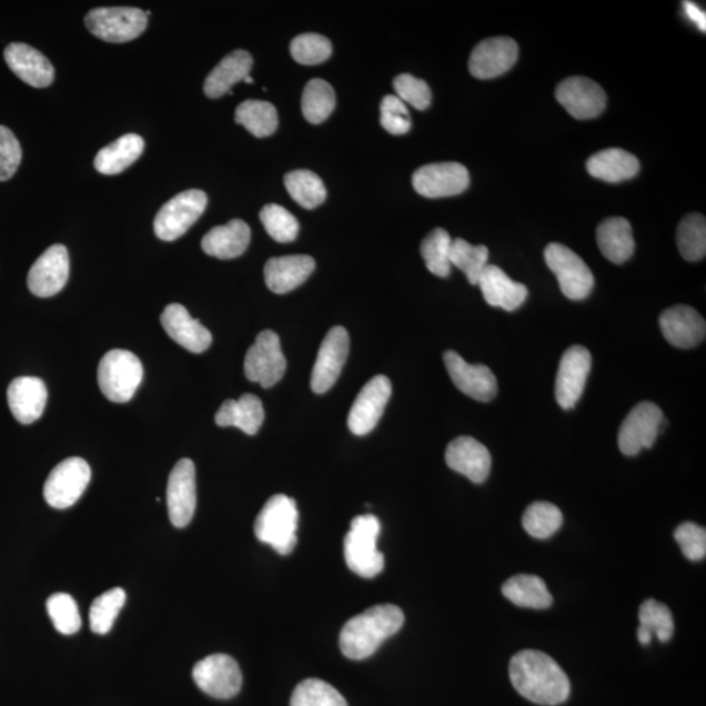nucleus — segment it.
<instances>
[{
	"label": "nucleus",
	"instance_id": "nucleus-25",
	"mask_svg": "<svg viewBox=\"0 0 706 706\" xmlns=\"http://www.w3.org/2000/svg\"><path fill=\"white\" fill-rule=\"evenodd\" d=\"M4 59L11 71L24 83L47 88L54 82V68L41 51L13 42L4 50Z\"/></svg>",
	"mask_w": 706,
	"mask_h": 706
},
{
	"label": "nucleus",
	"instance_id": "nucleus-53",
	"mask_svg": "<svg viewBox=\"0 0 706 706\" xmlns=\"http://www.w3.org/2000/svg\"><path fill=\"white\" fill-rule=\"evenodd\" d=\"M683 9L686 11V14L690 21L702 29L703 32L706 31V14L702 9L693 2H683Z\"/></svg>",
	"mask_w": 706,
	"mask_h": 706
},
{
	"label": "nucleus",
	"instance_id": "nucleus-23",
	"mask_svg": "<svg viewBox=\"0 0 706 706\" xmlns=\"http://www.w3.org/2000/svg\"><path fill=\"white\" fill-rule=\"evenodd\" d=\"M446 465L465 475L475 484L487 481L492 467V457L487 447L480 441L461 436L447 445L445 453Z\"/></svg>",
	"mask_w": 706,
	"mask_h": 706
},
{
	"label": "nucleus",
	"instance_id": "nucleus-2",
	"mask_svg": "<svg viewBox=\"0 0 706 706\" xmlns=\"http://www.w3.org/2000/svg\"><path fill=\"white\" fill-rule=\"evenodd\" d=\"M403 624L404 614L399 606H373L344 624L341 650L350 659L370 658L387 638L400 632Z\"/></svg>",
	"mask_w": 706,
	"mask_h": 706
},
{
	"label": "nucleus",
	"instance_id": "nucleus-18",
	"mask_svg": "<svg viewBox=\"0 0 706 706\" xmlns=\"http://www.w3.org/2000/svg\"><path fill=\"white\" fill-rule=\"evenodd\" d=\"M70 276V256L64 245L50 246L33 263L28 274L29 290L37 297H51L61 292Z\"/></svg>",
	"mask_w": 706,
	"mask_h": 706
},
{
	"label": "nucleus",
	"instance_id": "nucleus-46",
	"mask_svg": "<svg viewBox=\"0 0 706 706\" xmlns=\"http://www.w3.org/2000/svg\"><path fill=\"white\" fill-rule=\"evenodd\" d=\"M260 219L270 238L281 244H289L296 240L300 231L297 219L282 205L274 203L264 205Z\"/></svg>",
	"mask_w": 706,
	"mask_h": 706
},
{
	"label": "nucleus",
	"instance_id": "nucleus-3",
	"mask_svg": "<svg viewBox=\"0 0 706 706\" xmlns=\"http://www.w3.org/2000/svg\"><path fill=\"white\" fill-rule=\"evenodd\" d=\"M299 511L296 502L285 495H275L264 504L255 520L256 538L269 544L281 555H290L297 544Z\"/></svg>",
	"mask_w": 706,
	"mask_h": 706
},
{
	"label": "nucleus",
	"instance_id": "nucleus-51",
	"mask_svg": "<svg viewBox=\"0 0 706 706\" xmlns=\"http://www.w3.org/2000/svg\"><path fill=\"white\" fill-rule=\"evenodd\" d=\"M381 124L390 134H407L411 129V117L404 102L396 95L387 94L381 102Z\"/></svg>",
	"mask_w": 706,
	"mask_h": 706
},
{
	"label": "nucleus",
	"instance_id": "nucleus-43",
	"mask_svg": "<svg viewBox=\"0 0 706 706\" xmlns=\"http://www.w3.org/2000/svg\"><path fill=\"white\" fill-rule=\"evenodd\" d=\"M490 252L487 246L471 245L466 240L457 239L452 242L451 263L465 272L467 281L476 285L483 270L487 266Z\"/></svg>",
	"mask_w": 706,
	"mask_h": 706
},
{
	"label": "nucleus",
	"instance_id": "nucleus-17",
	"mask_svg": "<svg viewBox=\"0 0 706 706\" xmlns=\"http://www.w3.org/2000/svg\"><path fill=\"white\" fill-rule=\"evenodd\" d=\"M556 99L577 120H593L603 113L607 95L603 88L584 77L563 80L556 88Z\"/></svg>",
	"mask_w": 706,
	"mask_h": 706
},
{
	"label": "nucleus",
	"instance_id": "nucleus-6",
	"mask_svg": "<svg viewBox=\"0 0 706 706\" xmlns=\"http://www.w3.org/2000/svg\"><path fill=\"white\" fill-rule=\"evenodd\" d=\"M149 23L144 11L134 7H104L88 12L85 27L98 39L112 43L135 40Z\"/></svg>",
	"mask_w": 706,
	"mask_h": 706
},
{
	"label": "nucleus",
	"instance_id": "nucleus-13",
	"mask_svg": "<svg viewBox=\"0 0 706 706\" xmlns=\"http://www.w3.org/2000/svg\"><path fill=\"white\" fill-rule=\"evenodd\" d=\"M392 392V382L384 374H379L365 384L349 415V428L353 435L365 436L376 428Z\"/></svg>",
	"mask_w": 706,
	"mask_h": 706
},
{
	"label": "nucleus",
	"instance_id": "nucleus-34",
	"mask_svg": "<svg viewBox=\"0 0 706 706\" xmlns=\"http://www.w3.org/2000/svg\"><path fill=\"white\" fill-rule=\"evenodd\" d=\"M143 150L144 141L141 135H123L95 154V171L107 175L122 173L142 157Z\"/></svg>",
	"mask_w": 706,
	"mask_h": 706
},
{
	"label": "nucleus",
	"instance_id": "nucleus-19",
	"mask_svg": "<svg viewBox=\"0 0 706 706\" xmlns=\"http://www.w3.org/2000/svg\"><path fill=\"white\" fill-rule=\"evenodd\" d=\"M412 185L426 198L454 196L468 188L470 174L460 163L428 164L417 169L412 176Z\"/></svg>",
	"mask_w": 706,
	"mask_h": 706
},
{
	"label": "nucleus",
	"instance_id": "nucleus-36",
	"mask_svg": "<svg viewBox=\"0 0 706 706\" xmlns=\"http://www.w3.org/2000/svg\"><path fill=\"white\" fill-rule=\"evenodd\" d=\"M235 122L242 124L250 134L266 138L278 129V112L274 105L266 101L248 100L235 109Z\"/></svg>",
	"mask_w": 706,
	"mask_h": 706
},
{
	"label": "nucleus",
	"instance_id": "nucleus-4",
	"mask_svg": "<svg viewBox=\"0 0 706 706\" xmlns=\"http://www.w3.org/2000/svg\"><path fill=\"white\" fill-rule=\"evenodd\" d=\"M380 532V520L373 514L352 520L350 532L344 538V558L356 575L372 578L384 569L385 557L377 548Z\"/></svg>",
	"mask_w": 706,
	"mask_h": 706
},
{
	"label": "nucleus",
	"instance_id": "nucleus-15",
	"mask_svg": "<svg viewBox=\"0 0 706 706\" xmlns=\"http://www.w3.org/2000/svg\"><path fill=\"white\" fill-rule=\"evenodd\" d=\"M167 504L172 525L186 527L194 517L196 507L195 465L189 458L176 462L169 475Z\"/></svg>",
	"mask_w": 706,
	"mask_h": 706
},
{
	"label": "nucleus",
	"instance_id": "nucleus-21",
	"mask_svg": "<svg viewBox=\"0 0 706 706\" xmlns=\"http://www.w3.org/2000/svg\"><path fill=\"white\" fill-rule=\"evenodd\" d=\"M518 46L510 37H491L477 43L471 53L468 70L476 79H494L517 62Z\"/></svg>",
	"mask_w": 706,
	"mask_h": 706
},
{
	"label": "nucleus",
	"instance_id": "nucleus-5",
	"mask_svg": "<svg viewBox=\"0 0 706 706\" xmlns=\"http://www.w3.org/2000/svg\"><path fill=\"white\" fill-rule=\"evenodd\" d=\"M99 386L110 402L127 403L143 381V365L134 353L112 350L99 364Z\"/></svg>",
	"mask_w": 706,
	"mask_h": 706
},
{
	"label": "nucleus",
	"instance_id": "nucleus-10",
	"mask_svg": "<svg viewBox=\"0 0 706 706\" xmlns=\"http://www.w3.org/2000/svg\"><path fill=\"white\" fill-rule=\"evenodd\" d=\"M544 260L557 278L566 297L584 300L594 289V275L587 264L573 250L562 244H549Z\"/></svg>",
	"mask_w": 706,
	"mask_h": 706
},
{
	"label": "nucleus",
	"instance_id": "nucleus-42",
	"mask_svg": "<svg viewBox=\"0 0 706 706\" xmlns=\"http://www.w3.org/2000/svg\"><path fill=\"white\" fill-rule=\"evenodd\" d=\"M127 603V592L121 587H114L99 595L90 609V625L92 632L98 635H107L112 631L118 614Z\"/></svg>",
	"mask_w": 706,
	"mask_h": 706
},
{
	"label": "nucleus",
	"instance_id": "nucleus-1",
	"mask_svg": "<svg viewBox=\"0 0 706 706\" xmlns=\"http://www.w3.org/2000/svg\"><path fill=\"white\" fill-rule=\"evenodd\" d=\"M513 687L527 700L555 706L568 700L571 683L554 658L539 650H522L511 660Z\"/></svg>",
	"mask_w": 706,
	"mask_h": 706
},
{
	"label": "nucleus",
	"instance_id": "nucleus-44",
	"mask_svg": "<svg viewBox=\"0 0 706 706\" xmlns=\"http://www.w3.org/2000/svg\"><path fill=\"white\" fill-rule=\"evenodd\" d=\"M291 706H349L345 698L329 683L306 679L294 688Z\"/></svg>",
	"mask_w": 706,
	"mask_h": 706
},
{
	"label": "nucleus",
	"instance_id": "nucleus-30",
	"mask_svg": "<svg viewBox=\"0 0 706 706\" xmlns=\"http://www.w3.org/2000/svg\"><path fill=\"white\" fill-rule=\"evenodd\" d=\"M253 68V57L245 50H235L222 59L205 79L204 93L210 99L222 98L234 84L244 82Z\"/></svg>",
	"mask_w": 706,
	"mask_h": 706
},
{
	"label": "nucleus",
	"instance_id": "nucleus-35",
	"mask_svg": "<svg viewBox=\"0 0 706 706\" xmlns=\"http://www.w3.org/2000/svg\"><path fill=\"white\" fill-rule=\"evenodd\" d=\"M502 592L513 605L524 608L546 609L553 606V594L546 583L534 575H517L505 581Z\"/></svg>",
	"mask_w": 706,
	"mask_h": 706
},
{
	"label": "nucleus",
	"instance_id": "nucleus-28",
	"mask_svg": "<svg viewBox=\"0 0 706 706\" xmlns=\"http://www.w3.org/2000/svg\"><path fill=\"white\" fill-rule=\"evenodd\" d=\"M483 296L487 304L495 307H502L506 312L516 311L527 299V286L513 282L505 272L495 266L487 264L482 272L480 282Z\"/></svg>",
	"mask_w": 706,
	"mask_h": 706
},
{
	"label": "nucleus",
	"instance_id": "nucleus-14",
	"mask_svg": "<svg viewBox=\"0 0 706 706\" xmlns=\"http://www.w3.org/2000/svg\"><path fill=\"white\" fill-rule=\"evenodd\" d=\"M350 352V335L342 326L333 327L323 340L312 371L315 394H325L340 379Z\"/></svg>",
	"mask_w": 706,
	"mask_h": 706
},
{
	"label": "nucleus",
	"instance_id": "nucleus-16",
	"mask_svg": "<svg viewBox=\"0 0 706 706\" xmlns=\"http://www.w3.org/2000/svg\"><path fill=\"white\" fill-rule=\"evenodd\" d=\"M592 370V355L583 345H573L566 350L558 365L556 377V401L564 410H572L584 393L588 373Z\"/></svg>",
	"mask_w": 706,
	"mask_h": 706
},
{
	"label": "nucleus",
	"instance_id": "nucleus-39",
	"mask_svg": "<svg viewBox=\"0 0 706 706\" xmlns=\"http://www.w3.org/2000/svg\"><path fill=\"white\" fill-rule=\"evenodd\" d=\"M676 244L683 259L702 261L706 254V220L702 213H689L682 220L676 232Z\"/></svg>",
	"mask_w": 706,
	"mask_h": 706
},
{
	"label": "nucleus",
	"instance_id": "nucleus-50",
	"mask_svg": "<svg viewBox=\"0 0 706 706\" xmlns=\"http://www.w3.org/2000/svg\"><path fill=\"white\" fill-rule=\"evenodd\" d=\"M674 538L688 561H704L706 556L705 527L696 525L695 522H684V524L676 527Z\"/></svg>",
	"mask_w": 706,
	"mask_h": 706
},
{
	"label": "nucleus",
	"instance_id": "nucleus-55",
	"mask_svg": "<svg viewBox=\"0 0 706 706\" xmlns=\"http://www.w3.org/2000/svg\"><path fill=\"white\" fill-rule=\"evenodd\" d=\"M244 82H245V83H248V84H253V79H252V78H250V77H248V78L244 80Z\"/></svg>",
	"mask_w": 706,
	"mask_h": 706
},
{
	"label": "nucleus",
	"instance_id": "nucleus-41",
	"mask_svg": "<svg viewBox=\"0 0 706 706\" xmlns=\"http://www.w3.org/2000/svg\"><path fill=\"white\" fill-rule=\"evenodd\" d=\"M452 238L443 228H436L425 235L422 242L421 253L423 260L433 275L447 278L451 275V246Z\"/></svg>",
	"mask_w": 706,
	"mask_h": 706
},
{
	"label": "nucleus",
	"instance_id": "nucleus-29",
	"mask_svg": "<svg viewBox=\"0 0 706 706\" xmlns=\"http://www.w3.org/2000/svg\"><path fill=\"white\" fill-rule=\"evenodd\" d=\"M250 228L240 219L231 220L225 225L212 228L202 240L205 254L219 260H233L244 254L250 244Z\"/></svg>",
	"mask_w": 706,
	"mask_h": 706
},
{
	"label": "nucleus",
	"instance_id": "nucleus-54",
	"mask_svg": "<svg viewBox=\"0 0 706 706\" xmlns=\"http://www.w3.org/2000/svg\"><path fill=\"white\" fill-rule=\"evenodd\" d=\"M637 638L639 644L649 645L652 643V632L647 631L646 628L642 627V625H639L637 629Z\"/></svg>",
	"mask_w": 706,
	"mask_h": 706
},
{
	"label": "nucleus",
	"instance_id": "nucleus-8",
	"mask_svg": "<svg viewBox=\"0 0 706 706\" xmlns=\"http://www.w3.org/2000/svg\"><path fill=\"white\" fill-rule=\"evenodd\" d=\"M666 425L664 411L656 403H638L621 426L619 436H617L621 452L627 457H634L643 448H650Z\"/></svg>",
	"mask_w": 706,
	"mask_h": 706
},
{
	"label": "nucleus",
	"instance_id": "nucleus-7",
	"mask_svg": "<svg viewBox=\"0 0 706 706\" xmlns=\"http://www.w3.org/2000/svg\"><path fill=\"white\" fill-rule=\"evenodd\" d=\"M208 208L202 190H186L167 202L154 218L153 230L163 241H174L185 234Z\"/></svg>",
	"mask_w": 706,
	"mask_h": 706
},
{
	"label": "nucleus",
	"instance_id": "nucleus-9",
	"mask_svg": "<svg viewBox=\"0 0 706 706\" xmlns=\"http://www.w3.org/2000/svg\"><path fill=\"white\" fill-rule=\"evenodd\" d=\"M91 476V467L83 458L64 460L48 476L43 497L51 507L68 510L83 496Z\"/></svg>",
	"mask_w": 706,
	"mask_h": 706
},
{
	"label": "nucleus",
	"instance_id": "nucleus-22",
	"mask_svg": "<svg viewBox=\"0 0 706 706\" xmlns=\"http://www.w3.org/2000/svg\"><path fill=\"white\" fill-rule=\"evenodd\" d=\"M665 340L676 349H693L705 340L706 323L694 307L676 305L666 309L659 317Z\"/></svg>",
	"mask_w": 706,
	"mask_h": 706
},
{
	"label": "nucleus",
	"instance_id": "nucleus-11",
	"mask_svg": "<svg viewBox=\"0 0 706 706\" xmlns=\"http://www.w3.org/2000/svg\"><path fill=\"white\" fill-rule=\"evenodd\" d=\"M244 366L248 380L263 389H270L283 379L286 360L275 331L264 330L256 336L248 350Z\"/></svg>",
	"mask_w": 706,
	"mask_h": 706
},
{
	"label": "nucleus",
	"instance_id": "nucleus-37",
	"mask_svg": "<svg viewBox=\"0 0 706 706\" xmlns=\"http://www.w3.org/2000/svg\"><path fill=\"white\" fill-rule=\"evenodd\" d=\"M284 185L289 190L292 200L306 210L319 208L326 201L327 191L325 183L317 174L311 171H293L284 176Z\"/></svg>",
	"mask_w": 706,
	"mask_h": 706
},
{
	"label": "nucleus",
	"instance_id": "nucleus-47",
	"mask_svg": "<svg viewBox=\"0 0 706 706\" xmlns=\"http://www.w3.org/2000/svg\"><path fill=\"white\" fill-rule=\"evenodd\" d=\"M639 625L657 635L660 643L670 642L674 635V621L670 608L665 603L647 599L639 606Z\"/></svg>",
	"mask_w": 706,
	"mask_h": 706
},
{
	"label": "nucleus",
	"instance_id": "nucleus-27",
	"mask_svg": "<svg viewBox=\"0 0 706 706\" xmlns=\"http://www.w3.org/2000/svg\"><path fill=\"white\" fill-rule=\"evenodd\" d=\"M314 269L315 262L309 255L275 256L264 266V282L274 293H289L305 283Z\"/></svg>",
	"mask_w": 706,
	"mask_h": 706
},
{
	"label": "nucleus",
	"instance_id": "nucleus-26",
	"mask_svg": "<svg viewBox=\"0 0 706 706\" xmlns=\"http://www.w3.org/2000/svg\"><path fill=\"white\" fill-rule=\"evenodd\" d=\"M12 415L21 424H32L43 414L48 402L46 382L39 377L14 379L7 392Z\"/></svg>",
	"mask_w": 706,
	"mask_h": 706
},
{
	"label": "nucleus",
	"instance_id": "nucleus-48",
	"mask_svg": "<svg viewBox=\"0 0 706 706\" xmlns=\"http://www.w3.org/2000/svg\"><path fill=\"white\" fill-rule=\"evenodd\" d=\"M331 53L333 46L325 36L317 33L300 34L291 42V54L301 64H320L327 61Z\"/></svg>",
	"mask_w": 706,
	"mask_h": 706
},
{
	"label": "nucleus",
	"instance_id": "nucleus-24",
	"mask_svg": "<svg viewBox=\"0 0 706 706\" xmlns=\"http://www.w3.org/2000/svg\"><path fill=\"white\" fill-rule=\"evenodd\" d=\"M161 325L181 347L193 353H202L210 349L212 335L198 320L191 317L185 306L171 304L161 314Z\"/></svg>",
	"mask_w": 706,
	"mask_h": 706
},
{
	"label": "nucleus",
	"instance_id": "nucleus-20",
	"mask_svg": "<svg viewBox=\"0 0 706 706\" xmlns=\"http://www.w3.org/2000/svg\"><path fill=\"white\" fill-rule=\"evenodd\" d=\"M444 363L453 384L470 399L491 402L497 395V380L488 366L471 365L454 351L444 353Z\"/></svg>",
	"mask_w": 706,
	"mask_h": 706
},
{
	"label": "nucleus",
	"instance_id": "nucleus-45",
	"mask_svg": "<svg viewBox=\"0 0 706 706\" xmlns=\"http://www.w3.org/2000/svg\"><path fill=\"white\" fill-rule=\"evenodd\" d=\"M47 609L59 634L71 636L82 628L78 603L70 594L56 593L47 602Z\"/></svg>",
	"mask_w": 706,
	"mask_h": 706
},
{
	"label": "nucleus",
	"instance_id": "nucleus-38",
	"mask_svg": "<svg viewBox=\"0 0 706 706\" xmlns=\"http://www.w3.org/2000/svg\"><path fill=\"white\" fill-rule=\"evenodd\" d=\"M335 91L325 80L312 79L305 85L301 109L307 122L313 124L326 121L335 109Z\"/></svg>",
	"mask_w": 706,
	"mask_h": 706
},
{
	"label": "nucleus",
	"instance_id": "nucleus-52",
	"mask_svg": "<svg viewBox=\"0 0 706 706\" xmlns=\"http://www.w3.org/2000/svg\"><path fill=\"white\" fill-rule=\"evenodd\" d=\"M23 158L21 145L10 129L0 127V181L10 180L17 173Z\"/></svg>",
	"mask_w": 706,
	"mask_h": 706
},
{
	"label": "nucleus",
	"instance_id": "nucleus-12",
	"mask_svg": "<svg viewBox=\"0 0 706 706\" xmlns=\"http://www.w3.org/2000/svg\"><path fill=\"white\" fill-rule=\"evenodd\" d=\"M193 678L204 694L220 700L234 697L242 686L240 666L226 654H212L198 662L193 668Z\"/></svg>",
	"mask_w": 706,
	"mask_h": 706
},
{
	"label": "nucleus",
	"instance_id": "nucleus-32",
	"mask_svg": "<svg viewBox=\"0 0 706 706\" xmlns=\"http://www.w3.org/2000/svg\"><path fill=\"white\" fill-rule=\"evenodd\" d=\"M597 242L603 255L609 262L622 264L635 253V240L627 219L608 218L597 230Z\"/></svg>",
	"mask_w": 706,
	"mask_h": 706
},
{
	"label": "nucleus",
	"instance_id": "nucleus-49",
	"mask_svg": "<svg viewBox=\"0 0 706 706\" xmlns=\"http://www.w3.org/2000/svg\"><path fill=\"white\" fill-rule=\"evenodd\" d=\"M394 88L396 98L401 99L404 104H410L417 110H425L431 105L432 93L428 84L422 79L402 73L394 79Z\"/></svg>",
	"mask_w": 706,
	"mask_h": 706
},
{
	"label": "nucleus",
	"instance_id": "nucleus-31",
	"mask_svg": "<svg viewBox=\"0 0 706 706\" xmlns=\"http://www.w3.org/2000/svg\"><path fill=\"white\" fill-rule=\"evenodd\" d=\"M263 421V404L254 394H244L239 401H225L215 416L219 426H235L249 436L260 431Z\"/></svg>",
	"mask_w": 706,
	"mask_h": 706
},
{
	"label": "nucleus",
	"instance_id": "nucleus-40",
	"mask_svg": "<svg viewBox=\"0 0 706 706\" xmlns=\"http://www.w3.org/2000/svg\"><path fill=\"white\" fill-rule=\"evenodd\" d=\"M563 513L554 504L536 502L527 506L522 517V526L533 538L544 541L551 538L563 525Z\"/></svg>",
	"mask_w": 706,
	"mask_h": 706
},
{
	"label": "nucleus",
	"instance_id": "nucleus-33",
	"mask_svg": "<svg viewBox=\"0 0 706 706\" xmlns=\"http://www.w3.org/2000/svg\"><path fill=\"white\" fill-rule=\"evenodd\" d=\"M586 168L595 179L617 183L634 179L639 172V161L627 151L608 149L593 154Z\"/></svg>",
	"mask_w": 706,
	"mask_h": 706
}]
</instances>
